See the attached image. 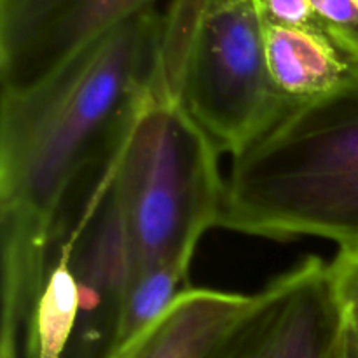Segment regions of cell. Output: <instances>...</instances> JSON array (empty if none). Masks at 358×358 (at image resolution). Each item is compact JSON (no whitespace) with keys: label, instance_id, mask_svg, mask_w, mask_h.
<instances>
[{"label":"cell","instance_id":"277c9868","mask_svg":"<svg viewBox=\"0 0 358 358\" xmlns=\"http://www.w3.org/2000/svg\"><path fill=\"white\" fill-rule=\"evenodd\" d=\"M262 0H208L180 101L219 152L236 156L290 107L271 79Z\"/></svg>","mask_w":358,"mask_h":358},{"label":"cell","instance_id":"e0dca14e","mask_svg":"<svg viewBox=\"0 0 358 358\" xmlns=\"http://www.w3.org/2000/svg\"><path fill=\"white\" fill-rule=\"evenodd\" d=\"M0 358H17V338H0Z\"/></svg>","mask_w":358,"mask_h":358},{"label":"cell","instance_id":"8fae6325","mask_svg":"<svg viewBox=\"0 0 358 358\" xmlns=\"http://www.w3.org/2000/svg\"><path fill=\"white\" fill-rule=\"evenodd\" d=\"M187 275L189 269L177 264L159 266L135 275L122 306L114 358H121L150 325L163 317L175 297L189 287L185 285Z\"/></svg>","mask_w":358,"mask_h":358},{"label":"cell","instance_id":"52a82bcc","mask_svg":"<svg viewBox=\"0 0 358 358\" xmlns=\"http://www.w3.org/2000/svg\"><path fill=\"white\" fill-rule=\"evenodd\" d=\"M156 0H0L2 94H24Z\"/></svg>","mask_w":358,"mask_h":358},{"label":"cell","instance_id":"ba28073f","mask_svg":"<svg viewBox=\"0 0 358 358\" xmlns=\"http://www.w3.org/2000/svg\"><path fill=\"white\" fill-rule=\"evenodd\" d=\"M254 301L255 296L187 287L121 358H212Z\"/></svg>","mask_w":358,"mask_h":358},{"label":"cell","instance_id":"3957f363","mask_svg":"<svg viewBox=\"0 0 358 358\" xmlns=\"http://www.w3.org/2000/svg\"><path fill=\"white\" fill-rule=\"evenodd\" d=\"M219 154L180 101L147 91L115 175L135 275L168 264L191 268L199 240L222 215Z\"/></svg>","mask_w":358,"mask_h":358},{"label":"cell","instance_id":"5bb4252c","mask_svg":"<svg viewBox=\"0 0 358 358\" xmlns=\"http://www.w3.org/2000/svg\"><path fill=\"white\" fill-rule=\"evenodd\" d=\"M318 20L331 27H346L358 21V10L352 0H311Z\"/></svg>","mask_w":358,"mask_h":358},{"label":"cell","instance_id":"8992f818","mask_svg":"<svg viewBox=\"0 0 358 358\" xmlns=\"http://www.w3.org/2000/svg\"><path fill=\"white\" fill-rule=\"evenodd\" d=\"M212 358H350L331 262L310 255L269 282Z\"/></svg>","mask_w":358,"mask_h":358},{"label":"cell","instance_id":"30bf717a","mask_svg":"<svg viewBox=\"0 0 358 358\" xmlns=\"http://www.w3.org/2000/svg\"><path fill=\"white\" fill-rule=\"evenodd\" d=\"M79 317V287L70 262V245L52 234L44 283L24 325L28 358H63Z\"/></svg>","mask_w":358,"mask_h":358},{"label":"cell","instance_id":"7a4b0ae2","mask_svg":"<svg viewBox=\"0 0 358 358\" xmlns=\"http://www.w3.org/2000/svg\"><path fill=\"white\" fill-rule=\"evenodd\" d=\"M219 226L269 240L322 238L358 254V63L233 156Z\"/></svg>","mask_w":358,"mask_h":358},{"label":"cell","instance_id":"4fadbf2b","mask_svg":"<svg viewBox=\"0 0 358 358\" xmlns=\"http://www.w3.org/2000/svg\"><path fill=\"white\" fill-rule=\"evenodd\" d=\"M266 16L271 21L289 27H310L318 23L311 0H262Z\"/></svg>","mask_w":358,"mask_h":358},{"label":"cell","instance_id":"2e32d148","mask_svg":"<svg viewBox=\"0 0 358 358\" xmlns=\"http://www.w3.org/2000/svg\"><path fill=\"white\" fill-rule=\"evenodd\" d=\"M346 332H348V352L350 358H358V317L345 318Z\"/></svg>","mask_w":358,"mask_h":358},{"label":"cell","instance_id":"9a60e30c","mask_svg":"<svg viewBox=\"0 0 358 358\" xmlns=\"http://www.w3.org/2000/svg\"><path fill=\"white\" fill-rule=\"evenodd\" d=\"M331 37L334 38L336 44L341 48V51L348 56L352 62L358 63V21L346 27H331L324 24Z\"/></svg>","mask_w":358,"mask_h":358},{"label":"cell","instance_id":"5b68a950","mask_svg":"<svg viewBox=\"0 0 358 358\" xmlns=\"http://www.w3.org/2000/svg\"><path fill=\"white\" fill-rule=\"evenodd\" d=\"M121 142L66 196L52 234L70 245L79 317L63 358H114L126 294L135 278L131 245L115 185Z\"/></svg>","mask_w":358,"mask_h":358},{"label":"cell","instance_id":"9c48e42d","mask_svg":"<svg viewBox=\"0 0 358 358\" xmlns=\"http://www.w3.org/2000/svg\"><path fill=\"white\" fill-rule=\"evenodd\" d=\"M266 55L275 87L289 105L329 93L353 65L322 21L310 27H289L268 17Z\"/></svg>","mask_w":358,"mask_h":358},{"label":"cell","instance_id":"7c38bea8","mask_svg":"<svg viewBox=\"0 0 358 358\" xmlns=\"http://www.w3.org/2000/svg\"><path fill=\"white\" fill-rule=\"evenodd\" d=\"M331 269L345 318L358 317V254L338 252Z\"/></svg>","mask_w":358,"mask_h":358},{"label":"cell","instance_id":"ac0fdd59","mask_svg":"<svg viewBox=\"0 0 358 358\" xmlns=\"http://www.w3.org/2000/svg\"><path fill=\"white\" fill-rule=\"evenodd\" d=\"M353 3H355V7H357V10H358V0H352Z\"/></svg>","mask_w":358,"mask_h":358},{"label":"cell","instance_id":"6da1fadb","mask_svg":"<svg viewBox=\"0 0 358 358\" xmlns=\"http://www.w3.org/2000/svg\"><path fill=\"white\" fill-rule=\"evenodd\" d=\"M163 16L129 17L49 83L0 94L3 311L28 320L56 217L73 185L115 149L152 80Z\"/></svg>","mask_w":358,"mask_h":358}]
</instances>
